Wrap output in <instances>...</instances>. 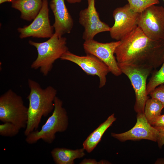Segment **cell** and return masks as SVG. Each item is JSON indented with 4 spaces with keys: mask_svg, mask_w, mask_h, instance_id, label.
<instances>
[{
    "mask_svg": "<svg viewBox=\"0 0 164 164\" xmlns=\"http://www.w3.org/2000/svg\"><path fill=\"white\" fill-rule=\"evenodd\" d=\"M115 54L118 63L155 70L163 61L164 40L152 39L138 26L120 40Z\"/></svg>",
    "mask_w": 164,
    "mask_h": 164,
    "instance_id": "cell-1",
    "label": "cell"
},
{
    "mask_svg": "<svg viewBox=\"0 0 164 164\" xmlns=\"http://www.w3.org/2000/svg\"><path fill=\"white\" fill-rule=\"evenodd\" d=\"M30 89L27 97L29 101L28 119L24 134L26 136L38 128L43 117H46L54 109V101L57 90L51 86L43 89L39 83L28 79Z\"/></svg>",
    "mask_w": 164,
    "mask_h": 164,
    "instance_id": "cell-2",
    "label": "cell"
},
{
    "mask_svg": "<svg viewBox=\"0 0 164 164\" xmlns=\"http://www.w3.org/2000/svg\"><path fill=\"white\" fill-rule=\"evenodd\" d=\"M67 41L66 37L58 36L54 33L52 37L44 42H36L29 40V44L36 48L38 53L36 59L31 64V68L39 69L43 76H47L55 61L60 59L69 50Z\"/></svg>",
    "mask_w": 164,
    "mask_h": 164,
    "instance_id": "cell-3",
    "label": "cell"
},
{
    "mask_svg": "<svg viewBox=\"0 0 164 164\" xmlns=\"http://www.w3.org/2000/svg\"><path fill=\"white\" fill-rule=\"evenodd\" d=\"M54 103V107L52 114L40 130L34 131L26 136V141L28 144L35 143L40 139L51 144L55 138L56 133L63 132L67 129L68 118L67 112L63 106V101L56 96Z\"/></svg>",
    "mask_w": 164,
    "mask_h": 164,
    "instance_id": "cell-4",
    "label": "cell"
},
{
    "mask_svg": "<svg viewBox=\"0 0 164 164\" xmlns=\"http://www.w3.org/2000/svg\"><path fill=\"white\" fill-rule=\"evenodd\" d=\"M28 119V108L22 97L12 89L0 96V120L10 122L20 129L26 127Z\"/></svg>",
    "mask_w": 164,
    "mask_h": 164,
    "instance_id": "cell-5",
    "label": "cell"
},
{
    "mask_svg": "<svg viewBox=\"0 0 164 164\" xmlns=\"http://www.w3.org/2000/svg\"><path fill=\"white\" fill-rule=\"evenodd\" d=\"M118 65L122 73L129 79L135 91V111L137 113H143L146 102L149 99L146 92L147 79L153 69L125 64Z\"/></svg>",
    "mask_w": 164,
    "mask_h": 164,
    "instance_id": "cell-6",
    "label": "cell"
},
{
    "mask_svg": "<svg viewBox=\"0 0 164 164\" xmlns=\"http://www.w3.org/2000/svg\"><path fill=\"white\" fill-rule=\"evenodd\" d=\"M137 26L150 39L164 40V7L153 5L139 13Z\"/></svg>",
    "mask_w": 164,
    "mask_h": 164,
    "instance_id": "cell-7",
    "label": "cell"
},
{
    "mask_svg": "<svg viewBox=\"0 0 164 164\" xmlns=\"http://www.w3.org/2000/svg\"><path fill=\"white\" fill-rule=\"evenodd\" d=\"M60 59L75 63L88 75L97 76L99 79V88L105 85L106 76L110 72L109 69L104 63L94 55L86 54L85 56H80L68 50L62 56Z\"/></svg>",
    "mask_w": 164,
    "mask_h": 164,
    "instance_id": "cell-8",
    "label": "cell"
},
{
    "mask_svg": "<svg viewBox=\"0 0 164 164\" xmlns=\"http://www.w3.org/2000/svg\"><path fill=\"white\" fill-rule=\"evenodd\" d=\"M120 43V40L102 43L92 39L85 41L83 46L86 54H92L97 57L108 66L110 72L118 76L122 73L114 54Z\"/></svg>",
    "mask_w": 164,
    "mask_h": 164,
    "instance_id": "cell-9",
    "label": "cell"
},
{
    "mask_svg": "<svg viewBox=\"0 0 164 164\" xmlns=\"http://www.w3.org/2000/svg\"><path fill=\"white\" fill-rule=\"evenodd\" d=\"M54 29L49 18L48 0H43L41 9L32 23L28 26L18 28L17 30L21 39L30 37L50 38L54 34Z\"/></svg>",
    "mask_w": 164,
    "mask_h": 164,
    "instance_id": "cell-10",
    "label": "cell"
},
{
    "mask_svg": "<svg viewBox=\"0 0 164 164\" xmlns=\"http://www.w3.org/2000/svg\"><path fill=\"white\" fill-rule=\"evenodd\" d=\"M139 14L134 12L128 3L116 8L113 12L114 23L109 31L111 38L119 41L132 31L138 26Z\"/></svg>",
    "mask_w": 164,
    "mask_h": 164,
    "instance_id": "cell-11",
    "label": "cell"
},
{
    "mask_svg": "<svg viewBox=\"0 0 164 164\" xmlns=\"http://www.w3.org/2000/svg\"><path fill=\"white\" fill-rule=\"evenodd\" d=\"M87 7L79 13V22L84 28L82 38L85 41L94 39L100 32L109 31L111 27L100 19L95 7V0H87Z\"/></svg>",
    "mask_w": 164,
    "mask_h": 164,
    "instance_id": "cell-12",
    "label": "cell"
},
{
    "mask_svg": "<svg viewBox=\"0 0 164 164\" xmlns=\"http://www.w3.org/2000/svg\"><path fill=\"white\" fill-rule=\"evenodd\" d=\"M111 136L122 142L128 140L146 139L157 142L159 132L148 121L143 113H137V121L130 130L119 134L111 133Z\"/></svg>",
    "mask_w": 164,
    "mask_h": 164,
    "instance_id": "cell-13",
    "label": "cell"
},
{
    "mask_svg": "<svg viewBox=\"0 0 164 164\" xmlns=\"http://www.w3.org/2000/svg\"><path fill=\"white\" fill-rule=\"evenodd\" d=\"M50 6L54 17L53 26L54 33L59 36L70 33L73 26V19L69 12L65 0H51Z\"/></svg>",
    "mask_w": 164,
    "mask_h": 164,
    "instance_id": "cell-14",
    "label": "cell"
},
{
    "mask_svg": "<svg viewBox=\"0 0 164 164\" xmlns=\"http://www.w3.org/2000/svg\"><path fill=\"white\" fill-rule=\"evenodd\" d=\"M11 3L12 7L20 12L21 19L30 21L33 20L39 12L43 0H16Z\"/></svg>",
    "mask_w": 164,
    "mask_h": 164,
    "instance_id": "cell-15",
    "label": "cell"
},
{
    "mask_svg": "<svg viewBox=\"0 0 164 164\" xmlns=\"http://www.w3.org/2000/svg\"><path fill=\"white\" fill-rule=\"evenodd\" d=\"M116 119L114 114H111L91 133L83 143L84 150L89 153L92 152L101 141L105 132Z\"/></svg>",
    "mask_w": 164,
    "mask_h": 164,
    "instance_id": "cell-16",
    "label": "cell"
},
{
    "mask_svg": "<svg viewBox=\"0 0 164 164\" xmlns=\"http://www.w3.org/2000/svg\"><path fill=\"white\" fill-rule=\"evenodd\" d=\"M83 148L72 150L66 148L53 149L51 153L56 164H74V160L83 157L85 155Z\"/></svg>",
    "mask_w": 164,
    "mask_h": 164,
    "instance_id": "cell-17",
    "label": "cell"
},
{
    "mask_svg": "<svg viewBox=\"0 0 164 164\" xmlns=\"http://www.w3.org/2000/svg\"><path fill=\"white\" fill-rule=\"evenodd\" d=\"M164 108L161 103L156 99L151 98L147 100L144 114L151 125L156 118L161 114L162 110Z\"/></svg>",
    "mask_w": 164,
    "mask_h": 164,
    "instance_id": "cell-18",
    "label": "cell"
},
{
    "mask_svg": "<svg viewBox=\"0 0 164 164\" xmlns=\"http://www.w3.org/2000/svg\"><path fill=\"white\" fill-rule=\"evenodd\" d=\"M159 70H154L152 75L147 84L146 92L148 95L159 86L164 84V55L163 61Z\"/></svg>",
    "mask_w": 164,
    "mask_h": 164,
    "instance_id": "cell-19",
    "label": "cell"
},
{
    "mask_svg": "<svg viewBox=\"0 0 164 164\" xmlns=\"http://www.w3.org/2000/svg\"><path fill=\"white\" fill-rule=\"evenodd\" d=\"M130 8L135 12L141 13L151 6L159 3V0H127Z\"/></svg>",
    "mask_w": 164,
    "mask_h": 164,
    "instance_id": "cell-20",
    "label": "cell"
},
{
    "mask_svg": "<svg viewBox=\"0 0 164 164\" xmlns=\"http://www.w3.org/2000/svg\"><path fill=\"white\" fill-rule=\"evenodd\" d=\"M20 130L16 125L10 122H5L0 125V135L3 136H14L18 134Z\"/></svg>",
    "mask_w": 164,
    "mask_h": 164,
    "instance_id": "cell-21",
    "label": "cell"
},
{
    "mask_svg": "<svg viewBox=\"0 0 164 164\" xmlns=\"http://www.w3.org/2000/svg\"><path fill=\"white\" fill-rule=\"evenodd\" d=\"M149 95L151 98L160 101L164 107V84H162L156 87Z\"/></svg>",
    "mask_w": 164,
    "mask_h": 164,
    "instance_id": "cell-22",
    "label": "cell"
},
{
    "mask_svg": "<svg viewBox=\"0 0 164 164\" xmlns=\"http://www.w3.org/2000/svg\"><path fill=\"white\" fill-rule=\"evenodd\" d=\"M159 132V136L157 142L158 146L160 148H161L164 145V127L154 126Z\"/></svg>",
    "mask_w": 164,
    "mask_h": 164,
    "instance_id": "cell-23",
    "label": "cell"
},
{
    "mask_svg": "<svg viewBox=\"0 0 164 164\" xmlns=\"http://www.w3.org/2000/svg\"><path fill=\"white\" fill-rule=\"evenodd\" d=\"M109 162L105 160H101L97 162L94 159H84L80 163V164H109Z\"/></svg>",
    "mask_w": 164,
    "mask_h": 164,
    "instance_id": "cell-24",
    "label": "cell"
},
{
    "mask_svg": "<svg viewBox=\"0 0 164 164\" xmlns=\"http://www.w3.org/2000/svg\"><path fill=\"white\" fill-rule=\"evenodd\" d=\"M151 125L153 126L164 127V114L157 117Z\"/></svg>",
    "mask_w": 164,
    "mask_h": 164,
    "instance_id": "cell-25",
    "label": "cell"
},
{
    "mask_svg": "<svg viewBox=\"0 0 164 164\" xmlns=\"http://www.w3.org/2000/svg\"><path fill=\"white\" fill-rule=\"evenodd\" d=\"M70 4H75L79 3L81 2L82 0H66Z\"/></svg>",
    "mask_w": 164,
    "mask_h": 164,
    "instance_id": "cell-26",
    "label": "cell"
},
{
    "mask_svg": "<svg viewBox=\"0 0 164 164\" xmlns=\"http://www.w3.org/2000/svg\"><path fill=\"white\" fill-rule=\"evenodd\" d=\"M16 0H0V4H1L5 2H11Z\"/></svg>",
    "mask_w": 164,
    "mask_h": 164,
    "instance_id": "cell-27",
    "label": "cell"
},
{
    "mask_svg": "<svg viewBox=\"0 0 164 164\" xmlns=\"http://www.w3.org/2000/svg\"><path fill=\"white\" fill-rule=\"evenodd\" d=\"M163 1H164V0H163Z\"/></svg>",
    "mask_w": 164,
    "mask_h": 164,
    "instance_id": "cell-28",
    "label": "cell"
}]
</instances>
